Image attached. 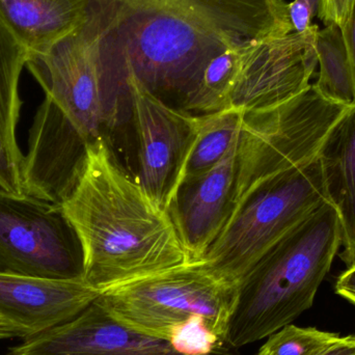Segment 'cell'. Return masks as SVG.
Wrapping results in <instances>:
<instances>
[{
    "label": "cell",
    "mask_w": 355,
    "mask_h": 355,
    "mask_svg": "<svg viewBox=\"0 0 355 355\" xmlns=\"http://www.w3.org/2000/svg\"><path fill=\"white\" fill-rule=\"evenodd\" d=\"M60 205L80 243L83 277L100 293L193 263L171 213L124 170L104 135L87 144Z\"/></svg>",
    "instance_id": "cell-1"
},
{
    "label": "cell",
    "mask_w": 355,
    "mask_h": 355,
    "mask_svg": "<svg viewBox=\"0 0 355 355\" xmlns=\"http://www.w3.org/2000/svg\"><path fill=\"white\" fill-rule=\"evenodd\" d=\"M239 291L196 262L105 290L97 302L119 322L179 354L231 355L227 331Z\"/></svg>",
    "instance_id": "cell-2"
},
{
    "label": "cell",
    "mask_w": 355,
    "mask_h": 355,
    "mask_svg": "<svg viewBox=\"0 0 355 355\" xmlns=\"http://www.w3.org/2000/svg\"><path fill=\"white\" fill-rule=\"evenodd\" d=\"M341 245L339 216L324 202L284 236L240 286L227 345L238 349L270 337L309 310Z\"/></svg>",
    "instance_id": "cell-3"
},
{
    "label": "cell",
    "mask_w": 355,
    "mask_h": 355,
    "mask_svg": "<svg viewBox=\"0 0 355 355\" xmlns=\"http://www.w3.org/2000/svg\"><path fill=\"white\" fill-rule=\"evenodd\" d=\"M324 202L316 156L256 190L227 221L202 262L240 287L263 257Z\"/></svg>",
    "instance_id": "cell-4"
},
{
    "label": "cell",
    "mask_w": 355,
    "mask_h": 355,
    "mask_svg": "<svg viewBox=\"0 0 355 355\" xmlns=\"http://www.w3.org/2000/svg\"><path fill=\"white\" fill-rule=\"evenodd\" d=\"M349 108L325 99L311 85L279 107L244 114L227 221L261 186L316 157L327 133Z\"/></svg>",
    "instance_id": "cell-5"
},
{
    "label": "cell",
    "mask_w": 355,
    "mask_h": 355,
    "mask_svg": "<svg viewBox=\"0 0 355 355\" xmlns=\"http://www.w3.org/2000/svg\"><path fill=\"white\" fill-rule=\"evenodd\" d=\"M0 273L83 277V250L62 205L0 194Z\"/></svg>",
    "instance_id": "cell-6"
},
{
    "label": "cell",
    "mask_w": 355,
    "mask_h": 355,
    "mask_svg": "<svg viewBox=\"0 0 355 355\" xmlns=\"http://www.w3.org/2000/svg\"><path fill=\"white\" fill-rule=\"evenodd\" d=\"M100 31L116 37L164 19H186L237 41L277 37L284 26L281 0H92Z\"/></svg>",
    "instance_id": "cell-7"
},
{
    "label": "cell",
    "mask_w": 355,
    "mask_h": 355,
    "mask_svg": "<svg viewBox=\"0 0 355 355\" xmlns=\"http://www.w3.org/2000/svg\"><path fill=\"white\" fill-rule=\"evenodd\" d=\"M127 85L139 139L137 179L170 212L198 137V116L168 105L132 75L127 76Z\"/></svg>",
    "instance_id": "cell-8"
},
{
    "label": "cell",
    "mask_w": 355,
    "mask_h": 355,
    "mask_svg": "<svg viewBox=\"0 0 355 355\" xmlns=\"http://www.w3.org/2000/svg\"><path fill=\"white\" fill-rule=\"evenodd\" d=\"M318 31L314 24L302 33L243 42L231 107L244 114L264 112L306 91L318 66Z\"/></svg>",
    "instance_id": "cell-9"
},
{
    "label": "cell",
    "mask_w": 355,
    "mask_h": 355,
    "mask_svg": "<svg viewBox=\"0 0 355 355\" xmlns=\"http://www.w3.org/2000/svg\"><path fill=\"white\" fill-rule=\"evenodd\" d=\"M100 292L85 281L0 273V340H27L78 316Z\"/></svg>",
    "instance_id": "cell-10"
},
{
    "label": "cell",
    "mask_w": 355,
    "mask_h": 355,
    "mask_svg": "<svg viewBox=\"0 0 355 355\" xmlns=\"http://www.w3.org/2000/svg\"><path fill=\"white\" fill-rule=\"evenodd\" d=\"M8 355H183L164 340L112 318L97 302L72 320L10 348Z\"/></svg>",
    "instance_id": "cell-11"
},
{
    "label": "cell",
    "mask_w": 355,
    "mask_h": 355,
    "mask_svg": "<svg viewBox=\"0 0 355 355\" xmlns=\"http://www.w3.org/2000/svg\"><path fill=\"white\" fill-rule=\"evenodd\" d=\"M238 143L206 174L184 182L170 213L192 262H202L232 212Z\"/></svg>",
    "instance_id": "cell-12"
},
{
    "label": "cell",
    "mask_w": 355,
    "mask_h": 355,
    "mask_svg": "<svg viewBox=\"0 0 355 355\" xmlns=\"http://www.w3.org/2000/svg\"><path fill=\"white\" fill-rule=\"evenodd\" d=\"M320 162L325 198L339 216L346 267L355 265V105L350 107L323 141Z\"/></svg>",
    "instance_id": "cell-13"
},
{
    "label": "cell",
    "mask_w": 355,
    "mask_h": 355,
    "mask_svg": "<svg viewBox=\"0 0 355 355\" xmlns=\"http://www.w3.org/2000/svg\"><path fill=\"white\" fill-rule=\"evenodd\" d=\"M92 0H0V22L28 55L49 49L87 20Z\"/></svg>",
    "instance_id": "cell-14"
},
{
    "label": "cell",
    "mask_w": 355,
    "mask_h": 355,
    "mask_svg": "<svg viewBox=\"0 0 355 355\" xmlns=\"http://www.w3.org/2000/svg\"><path fill=\"white\" fill-rule=\"evenodd\" d=\"M27 60V50L0 22V194L25 196L17 126L22 106L19 83Z\"/></svg>",
    "instance_id": "cell-15"
},
{
    "label": "cell",
    "mask_w": 355,
    "mask_h": 355,
    "mask_svg": "<svg viewBox=\"0 0 355 355\" xmlns=\"http://www.w3.org/2000/svg\"><path fill=\"white\" fill-rule=\"evenodd\" d=\"M244 114L239 108L230 107L198 116V137L188 160L183 183L206 174L225 158L239 141Z\"/></svg>",
    "instance_id": "cell-16"
},
{
    "label": "cell",
    "mask_w": 355,
    "mask_h": 355,
    "mask_svg": "<svg viewBox=\"0 0 355 355\" xmlns=\"http://www.w3.org/2000/svg\"><path fill=\"white\" fill-rule=\"evenodd\" d=\"M319 75L313 83L321 96L340 105H355L354 75L342 28L327 25L316 37Z\"/></svg>",
    "instance_id": "cell-17"
},
{
    "label": "cell",
    "mask_w": 355,
    "mask_h": 355,
    "mask_svg": "<svg viewBox=\"0 0 355 355\" xmlns=\"http://www.w3.org/2000/svg\"><path fill=\"white\" fill-rule=\"evenodd\" d=\"M242 43L225 48L209 62L196 89L181 102L184 110L207 114L231 107Z\"/></svg>",
    "instance_id": "cell-18"
},
{
    "label": "cell",
    "mask_w": 355,
    "mask_h": 355,
    "mask_svg": "<svg viewBox=\"0 0 355 355\" xmlns=\"http://www.w3.org/2000/svg\"><path fill=\"white\" fill-rule=\"evenodd\" d=\"M340 337L314 327L289 324L268 337L264 346L273 355H317Z\"/></svg>",
    "instance_id": "cell-19"
},
{
    "label": "cell",
    "mask_w": 355,
    "mask_h": 355,
    "mask_svg": "<svg viewBox=\"0 0 355 355\" xmlns=\"http://www.w3.org/2000/svg\"><path fill=\"white\" fill-rule=\"evenodd\" d=\"M320 0H293L288 3V17L293 33H302L313 26L318 15Z\"/></svg>",
    "instance_id": "cell-20"
},
{
    "label": "cell",
    "mask_w": 355,
    "mask_h": 355,
    "mask_svg": "<svg viewBox=\"0 0 355 355\" xmlns=\"http://www.w3.org/2000/svg\"><path fill=\"white\" fill-rule=\"evenodd\" d=\"M355 0H320L318 17L325 25L343 27L352 16Z\"/></svg>",
    "instance_id": "cell-21"
},
{
    "label": "cell",
    "mask_w": 355,
    "mask_h": 355,
    "mask_svg": "<svg viewBox=\"0 0 355 355\" xmlns=\"http://www.w3.org/2000/svg\"><path fill=\"white\" fill-rule=\"evenodd\" d=\"M336 292L355 306V265L346 269L338 277Z\"/></svg>",
    "instance_id": "cell-22"
},
{
    "label": "cell",
    "mask_w": 355,
    "mask_h": 355,
    "mask_svg": "<svg viewBox=\"0 0 355 355\" xmlns=\"http://www.w3.org/2000/svg\"><path fill=\"white\" fill-rule=\"evenodd\" d=\"M342 33H343L344 42H345L346 49H347L350 64H352L355 87V6L352 16L348 19L346 24L342 27Z\"/></svg>",
    "instance_id": "cell-23"
},
{
    "label": "cell",
    "mask_w": 355,
    "mask_h": 355,
    "mask_svg": "<svg viewBox=\"0 0 355 355\" xmlns=\"http://www.w3.org/2000/svg\"><path fill=\"white\" fill-rule=\"evenodd\" d=\"M317 355H355V336L340 337Z\"/></svg>",
    "instance_id": "cell-24"
},
{
    "label": "cell",
    "mask_w": 355,
    "mask_h": 355,
    "mask_svg": "<svg viewBox=\"0 0 355 355\" xmlns=\"http://www.w3.org/2000/svg\"><path fill=\"white\" fill-rule=\"evenodd\" d=\"M256 355H273L271 354L270 352H269L268 349H267L266 347H265L264 345L262 346V347L260 348V350H259L258 354Z\"/></svg>",
    "instance_id": "cell-25"
}]
</instances>
